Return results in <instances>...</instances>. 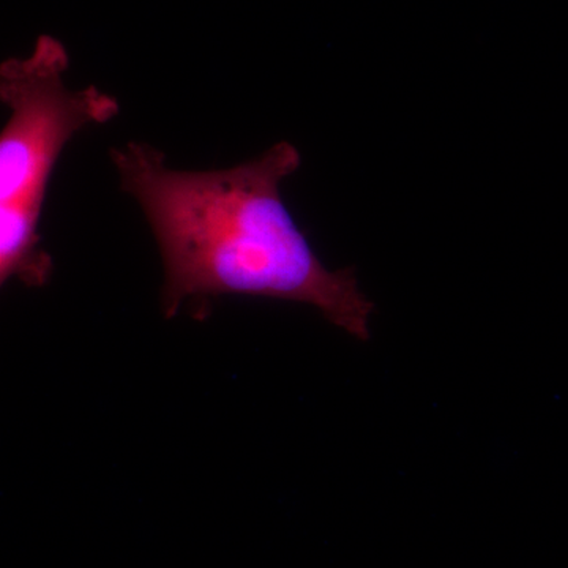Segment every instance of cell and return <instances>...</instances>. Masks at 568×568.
Listing matches in <instances>:
<instances>
[{"instance_id":"cell-1","label":"cell","mask_w":568,"mask_h":568,"mask_svg":"<svg viewBox=\"0 0 568 568\" xmlns=\"http://www.w3.org/2000/svg\"><path fill=\"white\" fill-rule=\"evenodd\" d=\"M110 159L159 245L164 316L189 302L254 295L315 306L347 334L369 339L375 305L354 268L328 271L283 203L280 185L302 162L291 142L227 170H171L162 151L138 141L111 149Z\"/></svg>"},{"instance_id":"cell-2","label":"cell","mask_w":568,"mask_h":568,"mask_svg":"<svg viewBox=\"0 0 568 568\" xmlns=\"http://www.w3.org/2000/svg\"><path fill=\"white\" fill-rule=\"evenodd\" d=\"M70 55L50 33L26 58L0 63V100L10 118L0 134V283L43 287L51 254L39 234L48 183L67 142L121 112L118 99L95 85L67 88Z\"/></svg>"}]
</instances>
